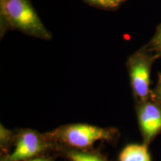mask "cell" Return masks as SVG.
Returning a JSON list of instances; mask_svg holds the SVG:
<instances>
[{
  "mask_svg": "<svg viewBox=\"0 0 161 161\" xmlns=\"http://www.w3.org/2000/svg\"><path fill=\"white\" fill-rule=\"evenodd\" d=\"M44 134L53 143L80 150L92 149L96 141L113 143L119 138V132L115 128L83 123L65 125Z\"/></svg>",
  "mask_w": 161,
  "mask_h": 161,
  "instance_id": "cell-1",
  "label": "cell"
},
{
  "mask_svg": "<svg viewBox=\"0 0 161 161\" xmlns=\"http://www.w3.org/2000/svg\"><path fill=\"white\" fill-rule=\"evenodd\" d=\"M1 14L10 27L41 39L51 38L28 0H1Z\"/></svg>",
  "mask_w": 161,
  "mask_h": 161,
  "instance_id": "cell-2",
  "label": "cell"
},
{
  "mask_svg": "<svg viewBox=\"0 0 161 161\" xmlns=\"http://www.w3.org/2000/svg\"><path fill=\"white\" fill-rule=\"evenodd\" d=\"M14 148L7 155L1 156L0 161H26L54 152L55 144L45 134L25 128L15 132Z\"/></svg>",
  "mask_w": 161,
  "mask_h": 161,
  "instance_id": "cell-3",
  "label": "cell"
},
{
  "mask_svg": "<svg viewBox=\"0 0 161 161\" xmlns=\"http://www.w3.org/2000/svg\"><path fill=\"white\" fill-rule=\"evenodd\" d=\"M158 55H151L146 52L134 54L128 60V69L133 91L138 102L152 97L150 91V75L153 61Z\"/></svg>",
  "mask_w": 161,
  "mask_h": 161,
  "instance_id": "cell-4",
  "label": "cell"
},
{
  "mask_svg": "<svg viewBox=\"0 0 161 161\" xmlns=\"http://www.w3.org/2000/svg\"><path fill=\"white\" fill-rule=\"evenodd\" d=\"M136 110L143 143L148 146L161 132V105L150 98L137 102Z\"/></svg>",
  "mask_w": 161,
  "mask_h": 161,
  "instance_id": "cell-5",
  "label": "cell"
},
{
  "mask_svg": "<svg viewBox=\"0 0 161 161\" xmlns=\"http://www.w3.org/2000/svg\"><path fill=\"white\" fill-rule=\"evenodd\" d=\"M54 152L69 161H110L95 150H80L55 144Z\"/></svg>",
  "mask_w": 161,
  "mask_h": 161,
  "instance_id": "cell-6",
  "label": "cell"
},
{
  "mask_svg": "<svg viewBox=\"0 0 161 161\" xmlns=\"http://www.w3.org/2000/svg\"><path fill=\"white\" fill-rule=\"evenodd\" d=\"M119 161H152L148 146L144 143L127 145L121 151Z\"/></svg>",
  "mask_w": 161,
  "mask_h": 161,
  "instance_id": "cell-7",
  "label": "cell"
},
{
  "mask_svg": "<svg viewBox=\"0 0 161 161\" xmlns=\"http://www.w3.org/2000/svg\"><path fill=\"white\" fill-rule=\"evenodd\" d=\"M15 131L6 129L3 125H0V149L1 156L9 154V150L14 146Z\"/></svg>",
  "mask_w": 161,
  "mask_h": 161,
  "instance_id": "cell-8",
  "label": "cell"
},
{
  "mask_svg": "<svg viewBox=\"0 0 161 161\" xmlns=\"http://www.w3.org/2000/svg\"><path fill=\"white\" fill-rule=\"evenodd\" d=\"M151 49L161 55V25L158 28L155 35L153 37Z\"/></svg>",
  "mask_w": 161,
  "mask_h": 161,
  "instance_id": "cell-9",
  "label": "cell"
},
{
  "mask_svg": "<svg viewBox=\"0 0 161 161\" xmlns=\"http://www.w3.org/2000/svg\"><path fill=\"white\" fill-rule=\"evenodd\" d=\"M151 98H152L153 100L155 101L156 102H158L161 105V75L159 76V79L155 89L152 92Z\"/></svg>",
  "mask_w": 161,
  "mask_h": 161,
  "instance_id": "cell-10",
  "label": "cell"
},
{
  "mask_svg": "<svg viewBox=\"0 0 161 161\" xmlns=\"http://www.w3.org/2000/svg\"><path fill=\"white\" fill-rule=\"evenodd\" d=\"M122 0H101L100 5L105 6H114L120 3Z\"/></svg>",
  "mask_w": 161,
  "mask_h": 161,
  "instance_id": "cell-11",
  "label": "cell"
},
{
  "mask_svg": "<svg viewBox=\"0 0 161 161\" xmlns=\"http://www.w3.org/2000/svg\"><path fill=\"white\" fill-rule=\"evenodd\" d=\"M26 161H56V160L55 159L50 158V157L40 156V157H37V158L31 159V160H26Z\"/></svg>",
  "mask_w": 161,
  "mask_h": 161,
  "instance_id": "cell-12",
  "label": "cell"
},
{
  "mask_svg": "<svg viewBox=\"0 0 161 161\" xmlns=\"http://www.w3.org/2000/svg\"><path fill=\"white\" fill-rule=\"evenodd\" d=\"M90 1L92 2V3H98V4L101 3V0H90Z\"/></svg>",
  "mask_w": 161,
  "mask_h": 161,
  "instance_id": "cell-13",
  "label": "cell"
}]
</instances>
